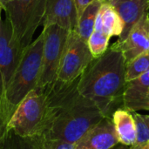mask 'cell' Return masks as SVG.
I'll return each mask as SVG.
<instances>
[{"label":"cell","mask_w":149,"mask_h":149,"mask_svg":"<svg viewBox=\"0 0 149 149\" xmlns=\"http://www.w3.org/2000/svg\"><path fill=\"white\" fill-rule=\"evenodd\" d=\"M126 85L124 55L111 46L87 66L79 79L77 88L82 96L97 106L105 117L111 118L122 105Z\"/></svg>","instance_id":"2"},{"label":"cell","mask_w":149,"mask_h":149,"mask_svg":"<svg viewBox=\"0 0 149 149\" xmlns=\"http://www.w3.org/2000/svg\"><path fill=\"white\" fill-rule=\"evenodd\" d=\"M131 149H149V141L147 144H145V145H143V146H139V147L132 146V147H131Z\"/></svg>","instance_id":"25"},{"label":"cell","mask_w":149,"mask_h":149,"mask_svg":"<svg viewBox=\"0 0 149 149\" xmlns=\"http://www.w3.org/2000/svg\"><path fill=\"white\" fill-rule=\"evenodd\" d=\"M122 107L131 113L149 111V69L139 78L127 82L122 97Z\"/></svg>","instance_id":"13"},{"label":"cell","mask_w":149,"mask_h":149,"mask_svg":"<svg viewBox=\"0 0 149 149\" xmlns=\"http://www.w3.org/2000/svg\"><path fill=\"white\" fill-rule=\"evenodd\" d=\"M110 38H111L104 31L101 19L98 14L94 30L87 41L88 46L94 58H100L107 52Z\"/></svg>","instance_id":"17"},{"label":"cell","mask_w":149,"mask_h":149,"mask_svg":"<svg viewBox=\"0 0 149 149\" xmlns=\"http://www.w3.org/2000/svg\"><path fill=\"white\" fill-rule=\"evenodd\" d=\"M133 115L137 131V139L134 146H143L149 141V115H142L136 112L133 113Z\"/></svg>","instance_id":"20"},{"label":"cell","mask_w":149,"mask_h":149,"mask_svg":"<svg viewBox=\"0 0 149 149\" xmlns=\"http://www.w3.org/2000/svg\"><path fill=\"white\" fill-rule=\"evenodd\" d=\"M3 10V5H2V3H1V2H0V20H1V12H2Z\"/></svg>","instance_id":"27"},{"label":"cell","mask_w":149,"mask_h":149,"mask_svg":"<svg viewBox=\"0 0 149 149\" xmlns=\"http://www.w3.org/2000/svg\"><path fill=\"white\" fill-rule=\"evenodd\" d=\"M12 113L5 107V106L0 103V149L3 148L4 141L9 134L8 123L11 118Z\"/></svg>","instance_id":"22"},{"label":"cell","mask_w":149,"mask_h":149,"mask_svg":"<svg viewBox=\"0 0 149 149\" xmlns=\"http://www.w3.org/2000/svg\"><path fill=\"white\" fill-rule=\"evenodd\" d=\"M46 0H10L3 5L13 38L23 47H28L37 28L43 23Z\"/></svg>","instance_id":"5"},{"label":"cell","mask_w":149,"mask_h":149,"mask_svg":"<svg viewBox=\"0 0 149 149\" xmlns=\"http://www.w3.org/2000/svg\"><path fill=\"white\" fill-rule=\"evenodd\" d=\"M44 32L25 48L21 60L8 84L0 103L13 114L18 104L33 89L38 86L43 61Z\"/></svg>","instance_id":"3"},{"label":"cell","mask_w":149,"mask_h":149,"mask_svg":"<svg viewBox=\"0 0 149 149\" xmlns=\"http://www.w3.org/2000/svg\"><path fill=\"white\" fill-rule=\"evenodd\" d=\"M111 149H131V147L123 145L121 143H119V144H117L116 146H114L113 148H112Z\"/></svg>","instance_id":"24"},{"label":"cell","mask_w":149,"mask_h":149,"mask_svg":"<svg viewBox=\"0 0 149 149\" xmlns=\"http://www.w3.org/2000/svg\"><path fill=\"white\" fill-rule=\"evenodd\" d=\"M13 38L7 18L0 20V98L10 83L24 52Z\"/></svg>","instance_id":"8"},{"label":"cell","mask_w":149,"mask_h":149,"mask_svg":"<svg viewBox=\"0 0 149 149\" xmlns=\"http://www.w3.org/2000/svg\"><path fill=\"white\" fill-rule=\"evenodd\" d=\"M79 79L56 80L45 87L49 104L48 123L43 136L76 143L106 118L97 106L78 91Z\"/></svg>","instance_id":"1"},{"label":"cell","mask_w":149,"mask_h":149,"mask_svg":"<svg viewBox=\"0 0 149 149\" xmlns=\"http://www.w3.org/2000/svg\"><path fill=\"white\" fill-rule=\"evenodd\" d=\"M49 116V104L45 88L31 91L15 109L8 123L10 132L24 138L44 134Z\"/></svg>","instance_id":"4"},{"label":"cell","mask_w":149,"mask_h":149,"mask_svg":"<svg viewBox=\"0 0 149 149\" xmlns=\"http://www.w3.org/2000/svg\"><path fill=\"white\" fill-rule=\"evenodd\" d=\"M112 47L122 52L126 64L149 51V13L134 25L127 38L120 43H114Z\"/></svg>","instance_id":"9"},{"label":"cell","mask_w":149,"mask_h":149,"mask_svg":"<svg viewBox=\"0 0 149 149\" xmlns=\"http://www.w3.org/2000/svg\"><path fill=\"white\" fill-rule=\"evenodd\" d=\"M93 59L87 42L75 31H72L61 59L57 80L71 83L79 79Z\"/></svg>","instance_id":"7"},{"label":"cell","mask_w":149,"mask_h":149,"mask_svg":"<svg viewBox=\"0 0 149 149\" xmlns=\"http://www.w3.org/2000/svg\"><path fill=\"white\" fill-rule=\"evenodd\" d=\"M74 1H75L76 10H77V13H78V17L79 18V17L84 12V10L86 9V7L93 0H74Z\"/></svg>","instance_id":"23"},{"label":"cell","mask_w":149,"mask_h":149,"mask_svg":"<svg viewBox=\"0 0 149 149\" xmlns=\"http://www.w3.org/2000/svg\"><path fill=\"white\" fill-rule=\"evenodd\" d=\"M119 143L113 121L106 117L75 143V149H111Z\"/></svg>","instance_id":"11"},{"label":"cell","mask_w":149,"mask_h":149,"mask_svg":"<svg viewBox=\"0 0 149 149\" xmlns=\"http://www.w3.org/2000/svg\"><path fill=\"white\" fill-rule=\"evenodd\" d=\"M149 69V51L126 64V81H132Z\"/></svg>","instance_id":"18"},{"label":"cell","mask_w":149,"mask_h":149,"mask_svg":"<svg viewBox=\"0 0 149 149\" xmlns=\"http://www.w3.org/2000/svg\"><path fill=\"white\" fill-rule=\"evenodd\" d=\"M36 138L41 149H75V143L63 140L50 139L43 135L37 136Z\"/></svg>","instance_id":"21"},{"label":"cell","mask_w":149,"mask_h":149,"mask_svg":"<svg viewBox=\"0 0 149 149\" xmlns=\"http://www.w3.org/2000/svg\"><path fill=\"white\" fill-rule=\"evenodd\" d=\"M2 149H41L36 137L24 138L9 132Z\"/></svg>","instance_id":"19"},{"label":"cell","mask_w":149,"mask_h":149,"mask_svg":"<svg viewBox=\"0 0 149 149\" xmlns=\"http://www.w3.org/2000/svg\"><path fill=\"white\" fill-rule=\"evenodd\" d=\"M99 16L102 22L104 31L111 38L120 37L123 31L124 24L116 10L107 3L102 1V5L99 11Z\"/></svg>","instance_id":"16"},{"label":"cell","mask_w":149,"mask_h":149,"mask_svg":"<svg viewBox=\"0 0 149 149\" xmlns=\"http://www.w3.org/2000/svg\"><path fill=\"white\" fill-rule=\"evenodd\" d=\"M43 61L40 79L37 87H45L57 80L61 59L72 31L58 25L44 27Z\"/></svg>","instance_id":"6"},{"label":"cell","mask_w":149,"mask_h":149,"mask_svg":"<svg viewBox=\"0 0 149 149\" xmlns=\"http://www.w3.org/2000/svg\"><path fill=\"white\" fill-rule=\"evenodd\" d=\"M79 22L74 0H46L43 26L58 25L70 31L77 29Z\"/></svg>","instance_id":"10"},{"label":"cell","mask_w":149,"mask_h":149,"mask_svg":"<svg viewBox=\"0 0 149 149\" xmlns=\"http://www.w3.org/2000/svg\"><path fill=\"white\" fill-rule=\"evenodd\" d=\"M109 3L119 14L124 24L121 35L117 42H123L134 25L148 12L149 0H102Z\"/></svg>","instance_id":"12"},{"label":"cell","mask_w":149,"mask_h":149,"mask_svg":"<svg viewBox=\"0 0 149 149\" xmlns=\"http://www.w3.org/2000/svg\"><path fill=\"white\" fill-rule=\"evenodd\" d=\"M111 120L119 142L129 147L134 146L137 139V131L133 113L123 107H119L112 114Z\"/></svg>","instance_id":"14"},{"label":"cell","mask_w":149,"mask_h":149,"mask_svg":"<svg viewBox=\"0 0 149 149\" xmlns=\"http://www.w3.org/2000/svg\"><path fill=\"white\" fill-rule=\"evenodd\" d=\"M101 5L102 0H93L86 7V9L79 18L78 26L75 31L86 42L88 41L90 36L94 30L96 18L98 17Z\"/></svg>","instance_id":"15"},{"label":"cell","mask_w":149,"mask_h":149,"mask_svg":"<svg viewBox=\"0 0 149 149\" xmlns=\"http://www.w3.org/2000/svg\"><path fill=\"white\" fill-rule=\"evenodd\" d=\"M9 1H10V0H0V2H1V3H2V5H3L4 3H8Z\"/></svg>","instance_id":"26"}]
</instances>
